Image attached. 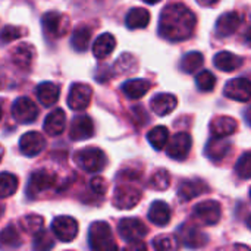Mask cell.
I'll list each match as a JSON object with an SVG mask.
<instances>
[{
	"instance_id": "603a6c76",
	"label": "cell",
	"mask_w": 251,
	"mask_h": 251,
	"mask_svg": "<svg viewBox=\"0 0 251 251\" xmlns=\"http://www.w3.org/2000/svg\"><path fill=\"white\" fill-rule=\"evenodd\" d=\"M66 125V115L62 109H54L53 112H50L44 121V131L46 134L56 137L60 135L65 129Z\"/></svg>"
},
{
	"instance_id": "5b68a950",
	"label": "cell",
	"mask_w": 251,
	"mask_h": 251,
	"mask_svg": "<svg viewBox=\"0 0 251 251\" xmlns=\"http://www.w3.org/2000/svg\"><path fill=\"white\" fill-rule=\"evenodd\" d=\"M41 25H43L44 32L50 38H59L68 32L69 19L65 15L57 13V12H47L43 15Z\"/></svg>"
},
{
	"instance_id": "d4e9b609",
	"label": "cell",
	"mask_w": 251,
	"mask_h": 251,
	"mask_svg": "<svg viewBox=\"0 0 251 251\" xmlns=\"http://www.w3.org/2000/svg\"><path fill=\"white\" fill-rule=\"evenodd\" d=\"M213 63L222 72H234L243 65V59L231 51H219L213 57Z\"/></svg>"
},
{
	"instance_id": "ac0fdd59",
	"label": "cell",
	"mask_w": 251,
	"mask_h": 251,
	"mask_svg": "<svg viewBox=\"0 0 251 251\" xmlns=\"http://www.w3.org/2000/svg\"><path fill=\"white\" fill-rule=\"evenodd\" d=\"M243 18L238 12H226L222 16H219L216 22V34L219 37H228L232 35L241 25Z\"/></svg>"
},
{
	"instance_id": "836d02e7",
	"label": "cell",
	"mask_w": 251,
	"mask_h": 251,
	"mask_svg": "<svg viewBox=\"0 0 251 251\" xmlns=\"http://www.w3.org/2000/svg\"><path fill=\"white\" fill-rule=\"evenodd\" d=\"M203 60H204V57L200 51H190L182 57L181 69L185 74H193L203 65Z\"/></svg>"
},
{
	"instance_id": "2e32d148",
	"label": "cell",
	"mask_w": 251,
	"mask_h": 251,
	"mask_svg": "<svg viewBox=\"0 0 251 251\" xmlns=\"http://www.w3.org/2000/svg\"><path fill=\"white\" fill-rule=\"evenodd\" d=\"M34 57H35V49L29 43H21L19 46H16L12 50V54H10L13 65L22 71L31 69V66L34 63Z\"/></svg>"
},
{
	"instance_id": "7c38bea8",
	"label": "cell",
	"mask_w": 251,
	"mask_h": 251,
	"mask_svg": "<svg viewBox=\"0 0 251 251\" xmlns=\"http://www.w3.org/2000/svg\"><path fill=\"white\" fill-rule=\"evenodd\" d=\"M93 97V90L87 84H74L68 96V106L72 110H84L88 107Z\"/></svg>"
},
{
	"instance_id": "60d3db41",
	"label": "cell",
	"mask_w": 251,
	"mask_h": 251,
	"mask_svg": "<svg viewBox=\"0 0 251 251\" xmlns=\"http://www.w3.org/2000/svg\"><path fill=\"white\" fill-rule=\"evenodd\" d=\"M24 34V31L19 26H13V25H6L1 31H0V41L1 43H10L13 40L21 38Z\"/></svg>"
},
{
	"instance_id": "f5cc1de1",
	"label": "cell",
	"mask_w": 251,
	"mask_h": 251,
	"mask_svg": "<svg viewBox=\"0 0 251 251\" xmlns=\"http://www.w3.org/2000/svg\"><path fill=\"white\" fill-rule=\"evenodd\" d=\"M250 197H251V188H250Z\"/></svg>"
},
{
	"instance_id": "484cf974",
	"label": "cell",
	"mask_w": 251,
	"mask_h": 251,
	"mask_svg": "<svg viewBox=\"0 0 251 251\" xmlns=\"http://www.w3.org/2000/svg\"><path fill=\"white\" fill-rule=\"evenodd\" d=\"M150 87H151V82L147 79H141V78L128 79L122 84V91L128 99L137 100V99H141L143 96H146V93L150 90Z\"/></svg>"
},
{
	"instance_id": "ee69618b",
	"label": "cell",
	"mask_w": 251,
	"mask_h": 251,
	"mask_svg": "<svg viewBox=\"0 0 251 251\" xmlns=\"http://www.w3.org/2000/svg\"><path fill=\"white\" fill-rule=\"evenodd\" d=\"M201 6H213L215 3H218L219 0H197Z\"/></svg>"
},
{
	"instance_id": "3957f363",
	"label": "cell",
	"mask_w": 251,
	"mask_h": 251,
	"mask_svg": "<svg viewBox=\"0 0 251 251\" xmlns=\"http://www.w3.org/2000/svg\"><path fill=\"white\" fill-rule=\"evenodd\" d=\"M75 162L87 172H100L106 166L107 159L103 150L97 147H87L75 154Z\"/></svg>"
},
{
	"instance_id": "681fc988",
	"label": "cell",
	"mask_w": 251,
	"mask_h": 251,
	"mask_svg": "<svg viewBox=\"0 0 251 251\" xmlns=\"http://www.w3.org/2000/svg\"><path fill=\"white\" fill-rule=\"evenodd\" d=\"M3 213H4V206H3V204H0V218L3 216Z\"/></svg>"
},
{
	"instance_id": "5bb4252c",
	"label": "cell",
	"mask_w": 251,
	"mask_h": 251,
	"mask_svg": "<svg viewBox=\"0 0 251 251\" xmlns=\"http://www.w3.org/2000/svg\"><path fill=\"white\" fill-rule=\"evenodd\" d=\"M224 94L235 101H249L251 99V81L247 78H234L226 82Z\"/></svg>"
},
{
	"instance_id": "7a4b0ae2",
	"label": "cell",
	"mask_w": 251,
	"mask_h": 251,
	"mask_svg": "<svg viewBox=\"0 0 251 251\" xmlns=\"http://www.w3.org/2000/svg\"><path fill=\"white\" fill-rule=\"evenodd\" d=\"M88 243L90 247L96 251H110L118 249L110 226L106 222H94L90 226Z\"/></svg>"
},
{
	"instance_id": "bcb514c9",
	"label": "cell",
	"mask_w": 251,
	"mask_h": 251,
	"mask_svg": "<svg viewBox=\"0 0 251 251\" xmlns=\"http://www.w3.org/2000/svg\"><path fill=\"white\" fill-rule=\"evenodd\" d=\"M244 116H246V121L249 122V125H251V106L247 109V110H246Z\"/></svg>"
},
{
	"instance_id": "8d00e7d4",
	"label": "cell",
	"mask_w": 251,
	"mask_h": 251,
	"mask_svg": "<svg viewBox=\"0 0 251 251\" xmlns=\"http://www.w3.org/2000/svg\"><path fill=\"white\" fill-rule=\"evenodd\" d=\"M196 84L199 87L200 91L209 93L215 88L216 85V78L210 71H201L197 76H196Z\"/></svg>"
},
{
	"instance_id": "f1b7e54d",
	"label": "cell",
	"mask_w": 251,
	"mask_h": 251,
	"mask_svg": "<svg viewBox=\"0 0 251 251\" xmlns=\"http://www.w3.org/2000/svg\"><path fill=\"white\" fill-rule=\"evenodd\" d=\"M150 22V12L144 7H134L128 12L125 18V24L129 29L146 28Z\"/></svg>"
},
{
	"instance_id": "e0dca14e",
	"label": "cell",
	"mask_w": 251,
	"mask_h": 251,
	"mask_svg": "<svg viewBox=\"0 0 251 251\" xmlns=\"http://www.w3.org/2000/svg\"><path fill=\"white\" fill-rule=\"evenodd\" d=\"M94 134V124L93 119L87 115H81L74 118L69 129V137L74 141H82L91 138Z\"/></svg>"
},
{
	"instance_id": "ffe728a7",
	"label": "cell",
	"mask_w": 251,
	"mask_h": 251,
	"mask_svg": "<svg viewBox=\"0 0 251 251\" xmlns=\"http://www.w3.org/2000/svg\"><path fill=\"white\" fill-rule=\"evenodd\" d=\"M176 104H178L176 97L169 93H160V94L154 96L150 101V107L157 116H166V115L172 113L175 110Z\"/></svg>"
},
{
	"instance_id": "4316f807",
	"label": "cell",
	"mask_w": 251,
	"mask_h": 251,
	"mask_svg": "<svg viewBox=\"0 0 251 251\" xmlns=\"http://www.w3.org/2000/svg\"><path fill=\"white\" fill-rule=\"evenodd\" d=\"M116 47V40L112 34L104 32L97 37V40L93 44V53L97 59H104L107 57Z\"/></svg>"
},
{
	"instance_id": "d590c367",
	"label": "cell",
	"mask_w": 251,
	"mask_h": 251,
	"mask_svg": "<svg viewBox=\"0 0 251 251\" xmlns=\"http://www.w3.org/2000/svg\"><path fill=\"white\" fill-rule=\"evenodd\" d=\"M169 184H171V175H169V172H168L166 169H159V171H156V172L151 175L150 181H149L150 188L157 190V191H165V190L169 187Z\"/></svg>"
},
{
	"instance_id": "f35d334b",
	"label": "cell",
	"mask_w": 251,
	"mask_h": 251,
	"mask_svg": "<svg viewBox=\"0 0 251 251\" xmlns=\"http://www.w3.org/2000/svg\"><path fill=\"white\" fill-rule=\"evenodd\" d=\"M153 247L159 251H172L178 249V243L172 235H159L153 240Z\"/></svg>"
},
{
	"instance_id": "83f0119b",
	"label": "cell",
	"mask_w": 251,
	"mask_h": 251,
	"mask_svg": "<svg viewBox=\"0 0 251 251\" xmlns=\"http://www.w3.org/2000/svg\"><path fill=\"white\" fill-rule=\"evenodd\" d=\"M149 219L157 226H165L171 221V209L165 201H154L149 209Z\"/></svg>"
},
{
	"instance_id": "30bf717a",
	"label": "cell",
	"mask_w": 251,
	"mask_h": 251,
	"mask_svg": "<svg viewBox=\"0 0 251 251\" xmlns=\"http://www.w3.org/2000/svg\"><path fill=\"white\" fill-rule=\"evenodd\" d=\"M194 216L204 225H216L222 216V207L215 200H206L194 207Z\"/></svg>"
},
{
	"instance_id": "9c48e42d",
	"label": "cell",
	"mask_w": 251,
	"mask_h": 251,
	"mask_svg": "<svg viewBox=\"0 0 251 251\" xmlns=\"http://www.w3.org/2000/svg\"><path fill=\"white\" fill-rule=\"evenodd\" d=\"M12 115L21 124H31L38 116V107L31 99L19 97L12 104Z\"/></svg>"
},
{
	"instance_id": "f546056e",
	"label": "cell",
	"mask_w": 251,
	"mask_h": 251,
	"mask_svg": "<svg viewBox=\"0 0 251 251\" xmlns=\"http://www.w3.org/2000/svg\"><path fill=\"white\" fill-rule=\"evenodd\" d=\"M90 40H91V28H88L87 25H79L71 38V44L76 51H85L87 47L90 46Z\"/></svg>"
},
{
	"instance_id": "ba28073f",
	"label": "cell",
	"mask_w": 251,
	"mask_h": 251,
	"mask_svg": "<svg viewBox=\"0 0 251 251\" xmlns=\"http://www.w3.org/2000/svg\"><path fill=\"white\" fill-rule=\"evenodd\" d=\"M51 231L62 243H71L78 235V222L71 216H57L51 222Z\"/></svg>"
},
{
	"instance_id": "b9f144b4",
	"label": "cell",
	"mask_w": 251,
	"mask_h": 251,
	"mask_svg": "<svg viewBox=\"0 0 251 251\" xmlns=\"http://www.w3.org/2000/svg\"><path fill=\"white\" fill-rule=\"evenodd\" d=\"M53 246H54V243H53L49 232L40 231L38 234H35V238H34V249L35 250H50Z\"/></svg>"
},
{
	"instance_id": "c3c4849f",
	"label": "cell",
	"mask_w": 251,
	"mask_h": 251,
	"mask_svg": "<svg viewBox=\"0 0 251 251\" xmlns=\"http://www.w3.org/2000/svg\"><path fill=\"white\" fill-rule=\"evenodd\" d=\"M3 154H4V149H3V146L0 144V162H1V157H3Z\"/></svg>"
},
{
	"instance_id": "7402d4cb",
	"label": "cell",
	"mask_w": 251,
	"mask_h": 251,
	"mask_svg": "<svg viewBox=\"0 0 251 251\" xmlns=\"http://www.w3.org/2000/svg\"><path fill=\"white\" fill-rule=\"evenodd\" d=\"M231 151V144L225 140V138H219V137H213L207 146H206V156L212 160V162H221L224 160L228 153Z\"/></svg>"
},
{
	"instance_id": "8992f818",
	"label": "cell",
	"mask_w": 251,
	"mask_h": 251,
	"mask_svg": "<svg viewBox=\"0 0 251 251\" xmlns=\"http://www.w3.org/2000/svg\"><path fill=\"white\" fill-rule=\"evenodd\" d=\"M56 175L46 171V169H41V171H37L34 172L31 176H29V181H28V185H26V194L28 197H35L50 188H53L56 185Z\"/></svg>"
},
{
	"instance_id": "7dc6e473",
	"label": "cell",
	"mask_w": 251,
	"mask_h": 251,
	"mask_svg": "<svg viewBox=\"0 0 251 251\" xmlns=\"http://www.w3.org/2000/svg\"><path fill=\"white\" fill-rule=\"evenodd\" d=\"M143 1H146V3H149V4H156V3H159L160 0H143Z\"/></svg>"
},
{
	"instance_id": "9a60e30c",
	"label": "cell",
	"mask_w": 251,
	"mask_h": 251,
	"mask_svg": "<svg viewBox=\"0 0 251 251\" xmlns=\"http://www.w3.org/2000/svg\"><path fill=\"white\" fill-rule=\"evenodd\" d=\"M44 147H46V138L37 131L25 132L19 140V149L22 154L28 157H34L40 154L44 150Z\"/></svg>"
},
{
	"instance_id": "d6a6232c",
	"label": "cell",
	"mask_w": 251,
	"mask_h": 251,
	"mask_svg": "<svg viewBox=\"0 0 251 251\" xmlns=\"http://www.w3.org/2000/svg\"><path fill=\"white\" fill-rule=\"evenodd\" d=\"M22 243L21 240V234L18 231V228L15 225H7L4 229H1L0 232V244L3 247H19Z\"/></svg>"
},
{
	"instance_id": "1f68e13d",
	"label": "cell",
	"mask_w": 251,
	"mask_h": 251,
	"mask_svg": "<svg viewBox=\"0 0 251 251\" xmlns=\"http://www.w3.org/2000/svg\"><path fill=\"white\" fill-rule=\"evenodd\" d=\"M19 181L16 175L9 174V172H1L0 174V199H7L13 196L18 190Z\"/></svg>"
},
{
	"instance_id": "f6af8a7d",
	"label": "cell",
	"mask_w": 251,
	"mask_h": 251,
	"mask_svg": "<svg viewBox=\"0 0 251 251\" xmlns=\"http://www.w3.org/2000/svg\"><path fill=\"white\" fill-rule=\"evenodd\" d=\"M244 38H246V41L251 44V26L250 28H247V31H246V34H244Z\"/></svg>"
},
{
	"instance_id": "6da1fadb",
	"label": "cell",
	"mask_w": 251,
	"mask_h": 251,
	"mask_svg": "<svg viewBox=\"0 0 251 251\" xmlns=\"http://www.w3.org/2000/svg\"><path fill=\"white\" fill-rule=\"evenodd\" d=\"M196 15L182 3L168 4L159 19V35L172 43L188 40L196 28Z\"/></svg>"
},
{
	"instance_id": "44dd1931",
	"label": "cell",
	"mask_w": 251,
	"mask_h": 251,
	"mask_svg": "<svg viewBox=\"0 0 251 251\" xmlns=\"http://www.w3.org/2000/svg\"><path fill=\"white\" fill-rule=\"evenodd\" d=\"M238 128V124L231 116H218L210 122V132L213 137L226 138L228 135H232Z\"/></svg>"
},
{
	"instance_id": "52a82bcc",
	"label": "cell",
	"mask_w": 251,
	"mask_h": 251,
	"mask_svg": "<svg viewBox=\"0 0 251 251\" xmlns=\"http://www.w3.org/2000/svg\"><path fill=\"white\" fill-rule=\"evenodd\" d=\"M119 235L126 243H141V240L147 235V228L143 221L137 218H125L119 222L118 226Z\"/></svg>"
},
{
	"instance_id": "4fadbf2b",
	"label": "cell",
	"mask_w": 251,
	"mask_h": 251,
	"mask_svg": "<svg viewBox=\"0 0 251 251\" xmlns=\"http://www.w3.org/2000/svg\"><path fill=\"white\" fill-rule=\"evenodd\" d=\"M191 146H193V140H191L190 134L178 132L171 138L166 153L174 160H184L188 156V153L191 150Z\"/></svg>"
},
{
	"instance_id": "cb8c5ba5",
	"label": "cell",
	"mask_w": 251,
	"mask_h": 251,
	"mask_svg": "<svg viewBox=\"0 0 251 251\" xmlns=\"http://www.w3.org/2000/svg\"><path fill=\"white\" fill-rule=\"evenodd\" d=\"M35 94H37V99L40 100V103L43 106L49 107V106H53L59 100L60 88L54 82H41L37 87Z\"/></svg>"
},
{
	"instance_id": "d6986e66",
	"label": "cell",
	"mask_w": 251,
	"mask_h": 251,
	"mask_svg": "<svg viewBox=\"0 0 251 251\" xmlns=\"http://www.w3.org/2000/svg\"><path fill=\"white\" fill-rule=\"evenodd\" d=\"M209 191V185L203 179L184 181L178 188V197L182 201H190Z\"/></svg>"
},
{
	"instance_id": "277c9868",
	"label": "cell",
	"mask_w": 251,
	"mask_h": 251,
	"mask_svg": "<svg viewBox=\"0 0 251 251\" xmlns=\"http://www.w3.org/2000/svg\"><path fill=\"white\" fill-rule=\"evenodd\" d=\"M141 196V190L134 185H119L113 194V204L121 210H129L140 203Z\"/></svg>"
},
{
	"instance_id": "ab89813d",
	"label": "cell",
	"mask_w": 251,
	"mask_h": 251,
	"mask_svg": "<svg viewBox=\"0 0 251 251\" xmlns=\"http://www.w3.org/2000/svg\"><path fill=\"white\" fill-rule=\"evenodd\" d=\"M135 57L129 53H125L122 54L116 63H115V69L119 72V74H126V72H132L135 69Z\"/></svg>"
},
{
	"instance_id": "8fae6325",
	"label": "cell",
	"mask_w": 251,
	"mask_h": 251,
	"mask_svg": "<svg viewBox=\"0 0 251 251\" xmlns=\"http://www.w3.org/2000/svg\"><path fill=\"white\" fill-rule=\"evenodd\" d=\"M178 234L184 246L188 249H200L204 244H207V238H209L199 226L190 222H185L184 225H181L178 229Z\"/></svg>"
},
{
	"instance_id": "816d5d0a",
	"label": "cell",
	"mask_w": 251,
	"mask_h": 251,
	"mask_svg": "<svg viewBox=\"0 0 251 251\" xmlns=\"http://www.w3.org/2000/svg\"><path fill=\"white\" fill-rule=\"evenodd\" d=\"M1 115H3V112H1V107H0V119H1Z\"/></svg>"
},
{
	"instance_id": "e575fe53",
	"label": "cell",
	"mask_w": 251,
	"mask_h": 251,
	"mask_svg": "<svg viewBox=\"0 0 251 251\" xmlns=\"http://www.w3.org/2000/svg\"><path fill=\"white\" fill-rule=\"evenodd\" d=\"M43 225H44V221L41 216L38 215H26L21 219V226L25 232L28 234H38L40 231H43Z\"/></svg>"
},
{
	"instance_id": "f907efd6",
	"label": "cell",
	"mask_w": 251,
	"mask_h": 251,
	"mask_svg": "<svg viewBox=\"0 0 251 251\" xmlns=\"http://www.w3.org/2000/svg\"><path fill=\"white\" fill-rule=\"evenodd\" d=\"M247 225H249V228H250V229H251V216H250V218H249V219H247Z\"/></svg>"
},
{
	"instance_id": "74e56055",
	"label": "cell",
	"mask_w": 251,
	"mask_h": 251,
	"mask_svg": "<svg viewBox=\"0 0 251 251\" xmlns=\"http://www.w3.org/2000/svg\"><path fill=\"white\" fill-rule=\"evenodd\" d=\"M235 172L241 179L251 178V151H246L235 165Z\"/></svg>"
},
{
	"instance_id": "4dcf8cb0",
	"label": "cell",
	"mask_w": 251,
	"mask_h": 251,
	"mask_svg": "<svg viewBox=\"0 0 251 251\" xmlns=\"http://www.w3.org/2000/svg\"><path fill=\"white\" fill-rule=\"evenodd\" d=\"M168 140H169V131L166 126H154L153 129L149 131L147 134V141L153 146V149L156 150H162L166 144H168Z\"/></svg>"
},
{
	"instance_id": "7bdbcfd3",
	"label": "cell",
	"mask_w": 251,
	"mask_h": 251,
	"mask_svg": "<svg viewBox=\"0 0 251 251\" xmlns=\"http://www.w3.org/2000/svg\"><path fill=\"white\" fill-rule=\"evenodd\" d=\"M91 190L96 193V194H104L106 190H107V184L103 178L97 176V178H93L91 179Z\"/></svg>"
}]
</instances>
